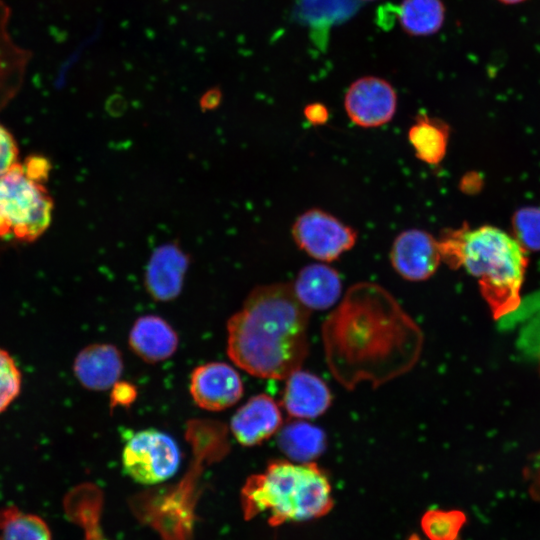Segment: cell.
<instances>
[{
    "label": "cell",
    "mask_w": 540,
    "mask_h": 540,
    "mask_svg": "<svg viewBox=\"0 0 540 540\" xmlns=\"http://www.w3.org/2000/svg\"><path fill=\"white\" fill-rule=\"evenodd\" d=\"M328 367L352 390L369 382L378 387L416 364L423 334L383 287L361 282L346 292L322 326Z\"/></svg>",
    "instance_id": "6da1fadb"
},
{
    "label": "cell",
    "mask_w": 540,
    "mask_h": 540,
    "mask_svg": "<svg viewBox=\"0 0 540 540\" xmlns=\"http://www.w3.org/2000/svg\"><path fill=\"white\" fill-rule=\"evenodd\" d=\"M309 311L291 284L257 286L227 323L230 359L253 376L287 378L308 353Z\"/></svg>",
    "instance_id": "7a4b0ae2"
},
{
    "label": "cell",
    "mask_w": 540,
    "mask_h": 540,
    "mask_svg": "<svg viewBox=\"0 0 540 540\" xmlns=\"http://www.w3.org/2000/svg\"><path fill=\"white\" fill-rule=\"evenodd\" d=\"M441 257L450 267L463 266L478 278L494 319L518 310L527 259L522 246L492 226L450 230L439 240Z\"/></svg>",
    "instance_id": "3957f363"
},
{
    "label": "cell",
    "mask_w": 540,
    "mask_h": 540,
    "mask_svg": "<svg viewBox=\"0 0 540 540\" xmlns=\"http://www.w3.org/2000/svg\"><path fill=\"white\" fill-rule=\"evenodd\" d=\"M246 518L266 513L271 525L305 521L333 507L326 474L312 462L272 461L264 472L250 476L241 491Z\"/></svg>",
    "instance_id": "277c9868"
},
{
    "label": "cell",
    "mask_w": 540,
    "mask_h": 540,
    "mask_svg": "<svg viewBox=\"0 0 540 540\" xmlns=\"http://www.w3.org/2000/svg\"><path fill=\"white\" fill-rule=\"evenodd\" d=\"M43 180L26 163H15L0 176L1 237L32 241L48 228L53 202Z\"/></svg>",
    "instance_id": "5b68a950"
},
{
    "label": "cell",
    "mask_w": 540,
    "mask_h": 540,
    "mask_svg": "<svg viewBox=\"0 0 540 540\" xmlns=\"http://www.w3.org/2000/svg\"><path fill=\"white\" fill-rule=\"evenodd\" d=\"M181 453L168 434L145 429L130 436L123 449L125 472L134 481L153 485L171 478L179 468Z\"/></svg>",
    "instance_id": "8992f818"
},
{
    "label": "cell",
    "mask_w": 540,
    "mask_h": 540,
    "mask_svg": "<svg viewBox=\"0 0 540 540\" xmlns=\"http://www.w3.org/2000/svg\"><path fill=\"white\" fill-rule=\"evenodd\" d=\"M297 246L315 259L332 261L353 247L357 234L334 216L310 209L292 226Z\"/></svg>",
    "instance_id": "52a82bcc"
},
{
    "label": "cell",
    "mask_w": 540,
    "mask_h": 540,
    "mask_svg": "<svg viewBox=\"0 0 540 540\" xmlns=\"http://www.w3.org/2000/svg\"><path fill=\"white\" fill-rule=\"evenodd\" d=\"M344 107L350 120L361 127H378L389 122L397 107V94L383 78L364 76L348 88Z\"/></svg>",
    "instance_id": "ba28073f"
},
{
    "label": "cell",
    "mask_w": 540,
    "mask_h": 540,
    "mask_svg": "<svg viewBox=\"0 0 540 540\" xmlns=\"http://www.w3.org/2000/svg\"><path fill=\"white\" fill-rule=\"evenodd\" d=\"M194 402L208 411H221L238 402L243 383L238 372L223 362H210L194 369L190 379Z\"/></svg>",
    "instance_id": "9c48e42d"
},
{
    "label": "cell",
    "mask_w": 540,
    "mask_h": 540,
    "mask_svg": "<svg viewBox=\"0 0 540 540\" xmlns=\"http://www.w3.org/2000/svg\"><path fill=\"white\" fill-rule=\"evenodd\" d=\"M390 259L404 279L426 280L435 273L442 260L439 240L423 230H406L394 240Z\"/></svg>",
    "instance_id": "30bf717a"
},
{
    "label": "cell",
    "mask_w": 540,
    "mask_h": 540,
    "mask_svg": "<svg viewBox=\"0 0 540 540\" xmlns=\"http://www.w3.org/2000/svg\"><path fill=\"white\" fill-rule=\"evenodd\" d=\"M189 264V254L177 242L165 243L155 248L144 274V285L148 294L161 302L178 297Z\"/></svg>",
    "instance_id": "8fae6325"
},
{
    "label": "cell",
    "mask_w": 540,
    "mask_h": 540,
    "mask_svg": "<svg viewBox=\"0 0 540 540\" xmlns=\"http://www.w3.org/2000/svg\"><path fill=\"white\" fill-rule=\"evenodd\" d=\"M231 430L243 446H255L276 433L282 426L277 403L266 394L253 396L231 419Z\"/></svg>",
    "instance_id": "7c38bea8"
},
{
    "label": "cell",
    "mask_w": 540,
    "mask_h": 540,
    "mask_svg": "<svg viewBox=\"0 0 540 540\" xmlns=\"http://www.w3.org/2000/svg\"><path fill=\"white\" fill-rule=\"evenodd\" d=\"M73 371L85 388L103 391L117 383L123 371V359L114 345L92 344L78 353Z\"/></svg>",
    "instance_id": "4fadbf2b"
},
{
    "label": "cell",
    "mask_w": 540,
    "mask_h": 540,
    "mask_svg": "<svg viewBox=\"0 0 540 540\" xmlns=\"http://www.w3.org/2000/svg\"><path fill=\"white\" fill-rule=\"evenodd\" d=\"M331 393L318 376L300 369L287 377L282 404L290 416L316 418L331 404Z\"/></svg>",
    "instance_id": "5bb4252c"
},
{
    "label": "cell",
    "mask_w": 540,
    "mask_h": 540,
    "mask_svg": "<svg viewBox=\"0 0 540 540\" xmlns=\"http://www.w3.org/2000/svg\"><path fill=\"white\" fill-rule=\"evenodd\" d=\"M128 342L132 351L143 361L157 363L174 354L178 346V336L163 318L145 315L133 324Z\"/></svg>",
    "instance_id": "9a60e30c"
},
{
    "label": "cell",
    "mask_w": 540,
    "mask_h": 540,
    "mask_svg": "<svg viewBox=\"0 0 540 540\" xmlns=\"http://www.w3.org/2000/svg\"><path fill=\"white\" fill-rule=\"evenodd\" d=\"M341 288L336 270L324 264L305 266L292 285L295 296L308 310L331 307L341 295Z\"/></svg>",
    "instance_id": "2e32d148"
},
{
    "label": "cell",
    "mask_w": 540,
    "mask_h": 540,
    "mask_svg": "<svg viewBox=\"0 0 540 540\" xmlns=\"http://www.w3.org/2000/svg\"><path fill=\"white\" fill-rule=\"evenodd\" d=\"M11 9L0 0V94L11 95L22 82L32 58L30 50L14 42L9 33Z\"/></svg>",
    "instance_id": "e0dca14e"
},
{
    "label": "cell",
    "mask_w": 540,
    "mask_h": 540,
    "mask_svg": "<svg viewBox=\"0 0 540 540\" xmlns=\"http://www.w3.org/2000/svg\"><path fill=\"white\" fill-rule=\"evenodd\" d=\"M408 139L418 159L436 165L446 154L449 127L441 119L420 114L409 129Z\"/></svg>",
    "instance_id": "ac0fdd59"
},
{
    "label": "cell",
    "mask_w": 540,
    "mask_h": 540,
    "mask_svg": "<svg viewBox=\"0 0 540 540\" xmlns=\"http://www.w3.org/2000/svg\"><path fill=\"white\" fill-rule=\"evenodd\" d=\"M277 442L290 459L306 463L323 452L326 438L320 428L303 421H295L279 431Z\"/></svg>",
    "instance_id": "d6986e66"
},
{
    "label": "cell",
    "mask_w": 540,
    "mask_h": 540,
    "mask_svg": "<svg viewBox=\"0 0 540 540\" xmlns=\"http://www.w3.org/2000/svg\"><path fill=\"white\" fill-rule=\"evenodd\" d=\"M398 20L407 34L430 36L444 24L445 5L442 0H403L398 7Z\"/></svg>",
    "instance_id": "ffe728a7"
},
{
    "label": "cell",
    "mask_w": 540,
    "mask_h": 540,
    "mask_svg": "<svg viewBox=\"0 0 540 540\" xmlns=\"http://www.w3.org/2000/svg\"><path fill=\"white\" fill-rule=\"evenodd\" d=\"M0 540H52L43 518L16 506L0 508Z\"/></svg>",
    "instance_id": "44dd1931"
},
{
    "label": "cell",
    "mask_w": 540,
    "mask_h": 540,
    "mask_svg": "<svg viewBox=\"0 0 540 540\" xmlns=\"http://www.w3.org/2000/svg\"><path fill=\"white\" fill-rule=\"evenodd\" d=\"M465 521L461 511L430 510L424 514L421 525L430 540H456Z\"/></svg>",
    "instance_id": "7402d4cb"
},
{
    "label": "cell",
    "mask_w": 540,
    "mask_h": 540,
    "mask_svg": "<svg viewBox=\"0 0 540 540\" xmlns=\"http://www.w3.org/2000/svg\"><path fill=\"white\" fill-rule=\"evenodd\" d=\"M22 374L8 351L0 347V414L18 397Z\"/></svg>",
    "instance_id": "603a6c76"
},
{
    "label": "cell",
    "mask_w": 540,
    "mask_h": 540,
    "mask_svg": "<svg viewBox=\"0 0 540 540\" xmlns=\"http://www.w3.org/2000/svg\"><path fill=\"white\" fill-rule=\"evenodd\" d=\"M513 222L520 241L530 249H540V208L519 210Z\"/></svg>",
    "instance_id": "cb8c5ba5"
},
{
    "label": "cell",
    "mask_w": 540,
    "mask_h": 540,
    "mask_svg": "<svg viewBox=\"0 0 540 540\" xmlns=\"http://www.w3.org/2000/svg\"><path fill=\"white\" fill-rule=\"evenodd\" d=\"M18 149L12 135L0 124V176L17 160Z\"/></svg>",
    "instance_id": "d4e9b609"
},
{
    "label": "cell",
    "mask_w": 540,
    "mask_h": 540,
    "mask_svg": "<svg viewBox=\"0 0 540 540\" xmlns=\"http://www.w3.org/2000/svg\"><path fill=\"white\" fill-rule=\"evenodd\" d=\"M136 397L135 387L126 382L115 383L111 394L112 405L127 406L134 401Z\"/></svg>",
    "instance_id": "484cf974"
},
{
    "label": "cell",
    "mask_w": 540,
    "mask_h": 540,
    "mask_svg": "<svg viewBox=\"0 0 540 540\" xmlns=\"http://www.w3.org/2000/svg\"><path fill=\"white\" fill-rule=\"evenodd\" d=\"M304 116L311 124L320 125L327 121L329 113L323 104L311 103L304 108Z\"/></svg>",
    "instance_id": "4316f807"
},
{
    "label": "cell",
    "mask_w": 540,
    "mask_h": 540,
    "mask_svg": "<svg viewBox=\"0 0 540 540\" xmlns=\"http://www.w3.org/2000/svg\"><path fill=\"white\" fill-rule=\"evenodd\" d=\"M222 100V92L218 87L208 89L200 98V107L203 111L216 109Z\"/></svg>",
    "instance_id": "83f0119b"
},
{
    "label": "cell",
    "mask_w": 540,
    "mask_h": 540,
    "mask_svg": "<svg viewBox=\"0 0 540 540\" xmlns=\"http://www.w3.org/2000/svg\"><path fill=\"white\" fill-rule=\"evenodd\" d=\"M504 4H517V3H521L525 0H498Z\"/></svg>",
    "instance_id": "f1b7e54d"
},
{
    "label": "cell",
    "mask_w": 540,
    "mask_h": 540,
    "mask_svg": "<svg viewBox=\"0 0 540 540\" xmlns=\"http://www.w3.org/2000/svg\"><path fill=\"white\" fill-rule=\"evenodd\" d=\"M363 1H375V0H363Z\"/></svg>",
    "instance_id": "f546056e"
},
{
    "label": "cell",
    "mask_w": 540,
    "mask_h": 540,
    "mask_svg": "<svg viewBox=\"0 0 540 540\" xmlns=\"http://www.w3.org/2000/svg\"><path fill=\"white\" fill-rule=\"evenodd\" d=\"M415 540H419V539L416 537Z\"/></svg>",
    "instance_id": "4dcf8cb0"
}]
</instances>
